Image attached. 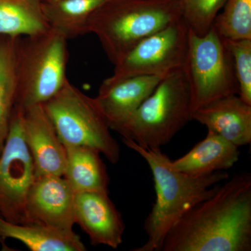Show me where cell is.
Segmentation results:
<instances>
[{"instance_id": "cell-15", "label": "cell", "mask_w": 251, "mask_h": 251, "mask_svg": "<svg viewBox=\"0 0 251 251\" xmlns=\"http://www.w3.org/2000/svg\"><path fill=\"white\" fill-rule=\"evenodd\" d=\"M239 157V147L208 130L205 138L188 153L175 161L170 159L169 166L184 174L202 176L230 169Z\"/></svg>"}, {"instance_id": "cell-22", "label": "cell", "mask_w": 251, "mask_h": 251, "mask_svg": "<svg viewBox=\"0 0 251 251\" xmlns=\"http://www.w3.org/2000/svg\"><path fill=\"white\" fill-rule=\"evenodd\" d=\"M227 0H181V17L188 27L199 36L212 27L220 10Z\"/></svg>"}, {"instance_id": "cell-9", "label": "cell", "mask_w": 251, "mask_h": 251, "mask_svg": "<svg viewBox=\"0 0 251 251\" xmlns=\"http://www.w3.org/2000/svg\"><path fill=\"white\" fill-rule=\"evenodd\" d=\"M188 41V27L181 18L140 41L115 66L113 74L108 78L166 76L184 67Z\"/></svg>"}, {"instance_id": "cell-1", "label": "cell", "mask_w": 251, "mask_h": 251, "mask_svg": "<svg viewBox=\"0 0 251 251\" xmlns=\"http://www.w3.org/2000/svg\"><path fill=\"white\" fill-rule=\"evenodd\" d=\"M251 174L236 173L193 206L167 234L161 251H251Z\"/></svg>"}, {"instance_id": "cell-3", "label": "cell", "mask_w": 251, "mask_h": 251, "mask_svg": "<svg viewBox=\"0 0 251 251\" xmlns=\"http://www.w3.org/2000/svg\"><path fill=\"white\" fill-rule=\"evenodd\" d=\"M181 18V0H108L91 16L88 33L115 66L140 41Z\"/></svg>"}, {"instance_id": "cell-21", "label": "cell", "mask_w": 251, "mask_h": 251, "mask_svg": "<svg viewBox=\"0 0 251 251\" xmlns=\"http://www.w3.org/2000/svg\"><path fill=\"white\" fill-rule=\"evenodd\" d=\"M212 27L222 39H251V0H227Z\"/></svg>"}, {"instance_id": "cell-14", "label": "cell", "mask_w": 251, "mask_h": 251, "mask_svg": "<svg viewBox=\"0 0 251 251\" xmlns=\"http://www.w3.org/2000/svg\"><path fill=\"white\" fill-rule=\"evenodd\" d=\"M191 120L239 148L251 143V105L237 94L217 99L195 110Z\"/></svg>"}, {"instance_id": "cell-6", "label": "cell", "mask_w": 251, "mask_h": 251, "mask_svg": "<svg viewBox=\"0 0 251 251\" xmlns=\"http://www.w3.org/2000/svg\"><path fill=\"white\" fill-rule=\"evenodd\" d=\"M43 105L64 146L89 147L112 164L120 161V145L95 98L68 80L58 93Z\"/></svg>"}, {"instance_id": "cell-4", "label": "cell", "mask_w": 251, "mask_h": 251, "mask_svg": "<svg viewBox=\"0 0 251 251\" xmlns=\"http://www.w3.org/2000/svg\"><path fill=\"white\" fill-rule=\"evenodd\" d=\"M191 112L187 81L179 69L163 77L118 133L142 148L161 149L191 120Z\"/></svg>"}, {"instance_id": "cell-18", "label": "cell", "mask_w": 251, "mask_h": 251, "mask_svg": "<svg viewBox=\"0 0 251 251\" xmlns=\"http://www.w3.org/2000/svg\"><path fill=\"white\" fill-rule=\"evenodd\" d=\"M108 0H55L42 1L49 27L69 39L88 34L92 15Z\"/></svg>"}, {"instance_id": "cell-16", "label": "cell", "mask_w": 251, "mask_h": 251, "mask_svg": "<svg viewBox=\"0 0 251 251\" xmlns=\"http://www.w3.org/2000/svg\"><path fill=\"white\" fill-rule=\"evenodd\" d=\"M14 239L31 251H85V244L74 230H63L39 223L16 224L0 216V241Z\"/></svg>"}, {"instance_id": "cell-17", "label": "cell", "mask_w": 251, "mask_h": 251, "mask_svg": "<svg viewBox=\"0 0 251 251\" xmlns=\"http://www.w3.org/2000/svg\"><path fill=\"white\" fill-rule=\"evenodd\" d=\"M67 166L63 175L75 193H109L107 168L95 149L80 145L65 146Z\"/></svg>"}, {"instance_id": "cell-20", "label": "cell", "mask_w": 251, "mask_h": 251, "mask_svg": "<svg viewBox=\"0 0 251 251\" xmlns=\"http://www.w3.org/2000/svg\"><path fill=\"white\" fill-rule=\"evenodd\" d=\"M49 28L41 0H0V36L34 35Z\"/></svg>"}, {"instance_id": "cell-24", "label": "cell", "mask_w": 251, "mask_h": 251, "mask_svg": "<svg viewBox=\"0 0 251 251\" xmlns=\"http://www.w3.org/2000/svg\"><path fill=\"white\" fill-rule=\"evenodd\" d=\"M42 1H55V0H41Z\"/></svg>"}, {"instance_id": "cell-19", "label": "cell", "mask_w": 251, "mask_h": 251, "mask_svg": "<svg viewBox=\"0 0 251 251\" xmlns=\"http://www.w3.org/2000/svg\"><path fill=\"white\" fill-rule=\"evenodd\" d=\"M18 39L19 37L0 36V154L9 134L17 102Z\"/></svg>"}, {"instance_id": "cell-7", "label": "cell", "mask_w": 251, "mask_h": 251, "mask_svg": "<svg viewBox=\"0 0 251 251\" xmlns=\"http://www.w3.org/2000/svg\"><path fill=\"white\" fill-rule=\"evenodd\" d=\"M183 71L192 112L217 99L239 94L232 54L224 39L213 27L204 36L198 35L188 28Z\"/></svg>"}, {"instance_id": "cell-5", "label": "cell", "mask_w": 251, "mask_h": 251, "mask_svg": "<svg viewBox=\"0 0 251 251\" xmlns=\"http://www.w3.org/2000/svg\"><path fill=\"white\" fill-rule=\"evenodd\" d=\"M67 41L62 34L51 28L34 35L19 37L16 105L24 110L43 105L64 87L68 80Z\"/></svg>"}, {"instance_id": "cell-13", "label": "cell", "mask_w": 251, "mask_h": 251, "mask_svg": "<svg viewBox=\"0 0 251 251\" xmlns=\"http://www.w3.org/2000/svg\"><path fill=\"white\" fill-rule=\"evenodd\" d=\"M163 77L140 75L103 81L95 99L111 130L118 133Z\"/></svg>"}, {"instance_id": "cell-10", "label": "cell", "mask_w": 251, "mask_h": 251, "mask_svg": "<svg viewBox=\"0 0 251 251\" xmlns=\"http://www.w3.org/2000/svg\"><path fill=\"white\" fill-rule=\"evenodd\" d=\"M75 197V193L64 176H37L27 196V214L31 223L74 230Z\"/></svg>"}, {"instance_id": "cell-11", "label": "cell", "mask_w": 251, "mask_h": 251, "mask_svg": "<svg viewBox=\"0 0 251 251\" xmlns=\"http://www.w3.org/2000/svg\"><path fill=\"white\" fill-rule=\"evenodd\" d=\"M24 137L32 157L36 177L63 176L67 151L43 105L24 110Z\"/></svg>"}, {"instance_id": "cell-23", "label": "cell", "mask_w": 251, "mask_h": 251, "mask_svg": "<svg viewBox=\"0 0 251 251\" xmlns=\"http://www.w3.org/2000/svg\"><path fill=\"white\" fill-rule=\"evenodd\" d=\"M224 41L233 59L239 85L238 96L251 105V39H224Z\"/></svg>"}, {"instance_id": "cell-8", "label": "cell", "mask_w": 251, "mask_h": 251, "mask_svg": "<svg viewBox=\"0 0 251 251\" xmlns=\"http://www.w3.org/2000/svg\"><path fill=\"white\" fill-rule=\"evenodd\" d=\"M24 109L16 105L9 134L0 154V215L16 224H32L27 214L28 193L36 178L24 137Z\"/></svg>"}, {"instance_id": "cell-25", "label": "cell", "mask_w": 251, "mask_h": 251, "mask_svg": "<svg viewBox=\"0 0 251 251\" xmlns=\"http://www.w3.org/2000/svg\"><path fill=\"white\" fill-rule=\"evenodd\" d=\"M0 216H1V215H0Z\"/></svg>"}, {"instance_id": "cell-12", "label": "cell", "mask_w": 251, "mask_h": 251, "mask_svg": "<svg viewBox=\"0 0 251 251\" xmlns=\"http://www.w3.org/2000/svg\"><path fill=\"white\" fill-rule=\"evenodd\" d=\"M75 224L87 234L94 246L117 249L123 242L125 224L109 193H75Z\"/></svg>"}, {"instance_id": "cell-2", "label": "cell", "mask_w": 251, "mask_h": 251, "mask_svg": "<svg viewBox=\"0 0 251 251\" xmlns=\"http://www.w3.org/2000/svg\"><path fill=\"white\" fill-rule=\"evenodd\" d=\"M122 142L148 163L156 193V202L144 223L147 241L133 251H161L167 234L180 218L214 194L219 185L228 179L229 174L226 171L202 176L184 174L172 169L170 158L161 149L143 148L125 138Z\"/></svg>"}]
</instances>
